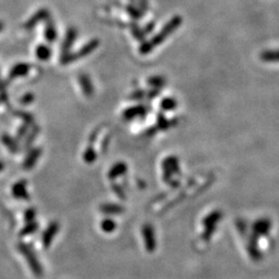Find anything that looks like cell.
Masks as SVG:
<instances>
[{"instance_id": "cell-15", "label": "cell", "mask_w": 279, "mask_h": 279, "mask_svg": "<svg viewBox=\"0 0 279 279\" xmlns=\"http://www.w3.org/2000/svg\"><path fill=\"white\" fill-rule=\"evenodd\" d=\"M165 83V80L164 77L161 76H154V77H151L148 80V84L153 86V87H162L164 86Z\"/></svg>"}, {"instance_id": "cell-9", "label": "cell", "mask_w": 279, "mask_h": 279, "mask_svg": "<svg viewBox=\"0 0 279 279\" xmlns=\"http://www.w3.org/2000/svg\"><path fill=\"white\" fill-rule=\"evenodd\" d=\"M79 82H80V86H81V88H82L84 94L88 95V97L92 95L94 88H93V86H92L91 80L89 79L88 76H87V75L79 76Z\"/></svg>"}, {"instance_id": "cell-14", "label": "cell", "mask_w": 279, "mask_h": 279, "mask_svg": "<svg viewBox=\"0 0 279 279\" xmlns=\"http://www.w3.org/2000/svg\"><path fill=\"white\" fill-rule=\"evenodd\" d=\"M131 33H132V35L134 36L135 39H138V41L140 42H144V39H145V33H144V31H143V29H141L137 24H132V26H131Z\"/></svg>"}, {"instance_id": "cell-21", "label": "cell", "mask_w": 279, "mask_h": 279, "mask_svg": "<svg viewBox=\"0 0 279 279\" xmlns=\"http://www.w3.org/2000/svg\"><path fill=\"white\" fill-rule=\"evenodd\" d=\"M3 167H4V164L0 163V171H2V170H3Z\"/></svg>"}, {"instance_id": "cell-23", "label": "cell", "mask_w": 279, "mask_h": 279, "mask_svg": "<svg viewBox=\"0 0 279 279\" xmlns=\"http://www.w3.org/2000/svg\"><path fill=\"white\" fill-rule=\"evenodd\" d=\"M130 1H131V4H134V2L137 1V0H130Z\"/></svg>"}, {"instance_id": "cell-18", "label": "cell", "mask_w": 279, "mask_h": 279, "mask_svg": "<svg viewBox=\"0 0 279 279\" xmlns=\"http://www.w3.org/2000/svg\"><path fill=\"white\" fill-rule=\"evenodd\" d=\"M138 1H139V10H140L142 16H144L148 10L149 1L148 0H138Z\"/></svg>"}, {"instance_id": "cell-16", "label": "cell", "mask_w": 279, "mask_h": 279, "mask_svg": "<svg viewBox=\"0 0 279 279\" xmlns=\"http://www.w3.org/2000/svg\"><path fill=\"white\" fill-rule=\"evenodd\" d=\"M176 106H177V101L171 98H164V100L162 101V107L164 110H173Z\"/></svg>"}, {"instance_id": "cell-5", "label": "cell", "mask_w": 279, "mask_h": 279, "mask_svg": "<svg viewBox=\"0 0 279 279\" xmlns=\"http://www.w3.org/2000/svg\"><path fill=\"white\" fill-rule=\"evenodd\" d=\"M30 65L28 63H18V65H16L10 71V76L9 79L10 80H14V79H17V78H21L26 76L29 70H30Z\"/></svg>"}, {"instance_id": "cell-19", "label": "cell", "mask_w": 279, "mask_h": 279, "mask_svg": "<svg viewBox=\"0 0 279 279\" xmlns=\"http://www.w3.org/2000/svg\"><path fill=\"white\" fill-rule=\"evenodd\" d=\"M154 27H155V23H154V22H150V23H148L147 25L144 27V29H143V31H144V33H145V35H147V34H149V33H152L153 29H154Z\"/></svg>"}, {"instance_id": "cell-2", "label": "cell", "mask_w": 279, "mask_h": 279, "mask_svg": "<svg viewBox=\"0 0 279 279\" xmlns=\"http://www.w3.org/2000/svg\"><path fill=\"white\" fill-rule=\"evenodd\" d=\"M99 46L98 39H92L89 43H87L85 46H83L76 53H68L65 56H61V63L62 65H68V63L74 62L76 60L81 59L83 57H86L89 54H91L94 50H97V48Z\"/></svg>"}, {"instance_id": "cell-1", "label": "cell", "mask_w": 279, "mask_h": 279, "mask_svg": "<svg viewBox=\"0 0 279 279\" xmlns=\"http://www.w3.org/2000/svg\"><path fill=\"white\" fill-rule=\"evenodd\" d=\"M182 24V18L180 16H174V17L167 22L165 25L163 27L161 30V33L154 35L152 38L148 42H143L140 46V53L143 55L149 54L150 52H152L155 47L162 45L164 39L169 37L175 30H177L180 25Z\"/></svg>"}, {"instance_id": "cell-13", "label": "cell", "mask_w": 279, "mask_h": 279, "mask_svg": "<svg viewBox=\"0 0 279 279\" xmlns=\"http://www.w3.org/2000/svg\"><path fill=\"white\" fill-rule=\"evenodd\" d=\"M126 12L129 14L133 20H139L142 17V14L139 10V7L135 6L134 4H129L126 6Z\"/></svg>"}, {"instance_id": "cell-3", "label": "cell", "mask_w": 279, "mask_h": 279, "mask_svg": "<svg viewBox=\"0 0 279 279\" xmlns=\"http://www.w3.org/2000/svg\"><path fill=\"white\" fill-rule=\"evenodd\" d=\"M50 18V13L48 10L46 9H42V10H39L37 11L33 17H31L26 23H25V25H24V27H25L26 29H33V27H35L37 24L39 22H43V21H47L48 19Z\"/></svg>"}, {"instance_id": "cell-20", "label": "cell", "mask_w": 279, "mask_h": 279, "mask_svg": "<svg viewBox=\"0 0 279 279\" xmlns=\"http://www.w3.org/2000/svg\"><path fill=\"white\" fill-rule=\"evenodd\" d=\"M33 94H26L25 97H24V98H22L21 101H22L23 103H29V102L33 101Z\"/></svg>"}, {"instance_id": "cell-11", "label": "cell", "mask_w": 279, "mask_h": 279, "mask_svg": "<svg viewBox=\"0 0 279 279\" xmlns=\"http://www.w3.org/2000/svg\"><path fill=\"white\" fill-rule=\"evenodd\" d=\"M35 54H36V57H37L39 60H41V61H48V60H49V59L51 58L52 51H51L49 46H47V45H39V46L36 48Z\"/></svg>"}, {"instance_id": "cell-17", "label": "cell", "mask_w": 279, "mask_h": 279, "mask_svg": "<svg viewBox=\"0 0 279 279\" xmlns=\"http://www.w3.org/2000/svg\"><path fill=\"white\" fill-rule=\"evenodd\" d=\"M142 112L144 113V107H134V108H131L130 110L125 111L124 115H125V117L127 116V118H132V117H134V115L142 113Z\"/></svg>"}, {"instance_id": "cell-8", "label": "cell", "mask_w": 279, "mask_h": 279, "mask_svg": "<svg viewBox=\"0 0 279 279\" xmlns=\"http://www.w3.org/2000/svg\"><path fill=\"white\" fill-rule=\"evenodd\" d=\"M45 38L49 43H54L57 38V30L55 27V23L50 18L47 20L46 28H45Z\"/></svg>"}, {"instance_id": "cell-10", "label": "cell", "mask_w": 279, "mask_h": 279, "mask_svg": "<svg viewBox=\"0 0 279 279\" xmlns=\"http://www.w3.org/2000/svg\"><path fill=\"white\" fill-rule=\"evenodd\" d=\"M261 60L268 63H277L279 62V49L276 50H267L261 53Z\"/></svg>"}, {"instance_id": "cell-6", "label": "cell", "mask_w": 279, "mask_h": 279, "mask_svg": "<svg viewBox=\"0 0 279 279\" xmlns=\"http://www.w3.org/2000/svg\"><path fill=\"white\" fill-rule=\"evenodd\" d=\"M271 227H272V225H271V221L268 218H263L254 223L253 230L257 235L263 236V235H267L269 233Z\"/></svg>"}, {"instance_id": "cell-12", "label": "cell", "mask_w": 279, "mask_h": 279, "mask_svg": "<svg viewBox=\"0 0 279 279\" xmlns=\"http://www.w3.org/2000/svg\"><path fill=\"white\" fill-rule=\"evenodd\" d=\"M25 183L24 182H20V183H17L13 188V194L16 197H28V195L26 193V190H25Z\"/></svg>"}, {"instance_id": "cell-4", "label": "cell", "mask_w": 279, "mask_h": 279, "mask_svg": "<svg viewBox=\"0 0 279 279\" xmlns=\"http://www.w3.org/2000/svg\"><path fill=\"white\" fill-rule=\"evenodd\" d=\"M77 36H78V33H77V30L75 28L71 27V28L67 29L66 38H65V41H63V44H62L61 56H65V55L70 53L69 50L71 49V47H73Z\"/></svg>"}, {"instance_id": "cell-22", "label": "cell", "mask_w": 279, "mask_h": 279, "mask_svg": "<svg viewBox=\"0 0 279 279\" xmlns=\"http://www.w3.org/2000/svg\"><path fill=\"white\" fill-rule=\"evenodd\" d=\"M2 29H3V23L0 22V31H1Z\"/></svg>"}, {"instance_id": "cell-7", "label": "cell", "mask_w": 279, "mask_h": 279, "mask_svg": "<svg viewBox=\"0 0 279 279\" xmlns=\"http://www.w3.org/2000/svg\"><path fill=\"white\" fill-rule=\"evenodd\" d=\"M21 251H22V253L24 254V256H25L26 260H28L29 264H30V267H31V269L33 270L34 274L35 275H41V267L38 266L37 262H36V259L33 257V252H31L27 248V247H25V246H21Z\"/></svg>"}]
</instances>
